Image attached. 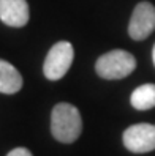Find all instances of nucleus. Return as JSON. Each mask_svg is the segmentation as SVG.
Returning <instances> with one entry per match:
<instances>
[{
  "label": "nucleus",
  "instance_id": "obj_1",
  "mask_svg": "<svg viewBox=\"0 0 155 156\" xmlns=\"http://www.w3.org/2000/svg\"><path fill=\"white\" fill-rule=\"evenodd\" d=\"M51 133L62 144H73L83 133V118L70 103H59L51 114Z\"/></svg>",
  "mask_w": 155,
  "mask_h": 156
},
{
  "label": "nucleus",
  "instance_id": "obj_2",
  "mask_svg": "<svg viewBox=\"0 0 155 156\" xmlns=\"http://www.w3.org/2000/svg\"><path fill=\"white\" fill-rule=\"evenodd\" d=\"M136 68V58L124 49H114L103 54L95 63V71L100 77L117 80L130 76Z\"/></svg>",
  "mask_w": 155,
  "mask_h": 156
},
{
  "label": "nucleus",
  "instance_id": "obj_3",
  "mask_svg": "<svg viewBox=\"0 0 155 156\" xmlns=\"http://www.w3.org/2000/svg\"><path fill=\"white\" fill-rule=\"evenodd\" d=\"M73 58H75V49L68 41H59L49 49L46 58H44L43 73L49 80H59L68 73Z\"/></svg>",
  "mask_w": 155,
  "mask_h": 156
},
{
  "label": "nucleus",
  "instance_id": "obj_4",
  "mask_svg": "<svg viewBox=\"0 0 155 156\" xmlns=\"http://www.w3.org/2000/svg\"><path fill=\"white\" fill-rule=\"evenodd\" d=\"M122 140L131 153H149L155 150V126L149 123L131 125L124 131Z\"/></svg>",
  "mask_w": 155,
  "mask_h": 156
},
{
  "label": "nucleus",
  "instance_id": "obj_5",
  "mask_svg": "<svg viewBox=\"0 0 155 156\" xmlns=\"http://www.w3.org/2000/svg\"><path fill=\"white\" fill-rule=\"evenodd\" d=\"M155 30V6L150 2H139L135 6L128 24V35L131 40L141 41Z\"/></svg>",
  "mask_w": 155,
  "mask_h": 156
},
{
  "label": "nucleus",
  "instance_id": "obj_6",
  "mask_svg": "<svg viewBox=\"0 0 155 156\" xmlns=\"http://www.w3.org/2000/svg\"><path fill=\"white\" fill-rule=\"evenodd\" d=\"M30 10L25 0H0V21L10 27H24L29 22Z\"/></svg>",
  "mask_w": 155,
  "mask_h": 156
},
{
  "label": "nucleus",
  "instance_id": "obj_7",
  "mask_svg": "<svg viewBox=\"0 0 155 156\" xmlns=\"http://www.w3.org/2000/svg\"><path fill=\"white\" fill-rule=\"evenodd\" d=\"M22 88V76L11 63L0 58V93L13 95Z\"/></svg>",
  "mask_w": 155,
  "mask_h": 156
},
{
  "label": "nucleus",
  "instance_id": "obj_8",
  "mask_svg": "<svg viewBox=\"0 0 155 156\" xmlns=\"http://www.w3.org/2000/svg\"><path fill=\"white\" fill-rule=\"evenodd\" d=\"M130 103L138 111H149L155 107V84H144L133 90Z\"/></svg>",
  "mask_w": 155,
  "mask_h": 156
},
{
  "label": "nucleus",
  "instance_id": "obj_9",
  "mask_svg": "<svg viewBox=\"0 0 155 156\" xmlns=\"http://www.w3.org/2000/svg\"><path fill=\"white\" fill-rule=\"evenodd\" d=\"M6 156H33V154L27 150V148H24V147H17V148L11 150Z\"/></svg>",
  "mask_w": 155,
  "mask_h": 156
},
{
  "label": "nucleus",
  "instance_id": "obj_10",
  "mask_svg": "<svg viewBox=\"0 0 155 156\" xmlns=\"http://www.w3.org/2000/svg\"><path fill=\"white\" fill-rule=\"evenodd\" d=\"M152 60H153V65H155V44H153V51H152Z\"/></svg>",
  "mask_w": 155,
  "mask_h": 156
}]
</instances>
